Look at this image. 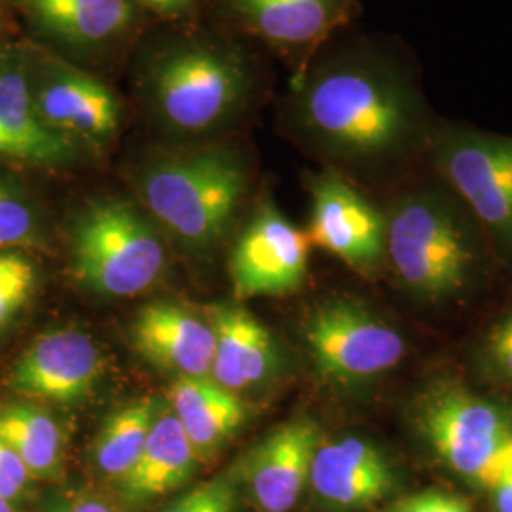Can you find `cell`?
<instances>
[{
  "label": "cell",
  "mask_w": 512,
  "mask_h": 512,
  "mask_svg": "<svg viewBox=\"0 0 512 512\" xmlns=\"http://www.w3.org/2000/svg\"><path fill=\"white\" fill-rule=\"evenodd\" d=\"M25 46L27 80L40 118L84 154L105 152L126 120V101L99 74L40 44Z\"/></svg>",
  "instance_id": "9"
},
{
  "label": "cell",
  "mask_w": 512,
  "mask_h": 512,
  "mask_svg": "<svg viewBox=\"0 0 512 512\" xmlns=\"http://www.w3.org/2000/svg\"><path fill=\"white\" fill-rule=\"evenodd\" d=\"M103 370V353L90 334L57 329L38 336L19 355L8 385L31 401L74 404L92 395Z\"/></svg>",
  "instance_id": "15"
},
{
  "label": "cell",
  "mask_w": 512,
  "mask_h": 512,
  "mask_svg": "<svg viewBox=\"0 0 512 512\" xmlns=\"http://www.w3.org/2000/svg\"><path fill=\"white\" fill-rule=\"evenodd\" d=\"M35 482L23 461L0 440V497L18 507L27 499Z\"/></svg>",
  "instance_id": "28"
},
{
  "label": "cell",
  "mask_w": 512,
  "mask_h": 512,
  "mask_svg": "<svg viewBox=\"0 0 512 512\" xmlns=\"http://www.w3.org/2000/svg\"><path fill=\"white\" fill-rule=\"evenodd\" d=\"M46 512H112L99 501L92 499H80V501H63L55 503Z\"/></svg>",
  "instance_id": "31"
},
{
  "label": "cell",
  "mask_w": 512,
  "mask_h": 512,
  "mask_svg": "<svg viewBox=\"0 0 512 512\" xmlns=\"http://www.w3.org/2000/svg\"><path fill=\"white\" fill-rule=\"evenodd\" d=\"M209 323L215 330L211 380L238 395L268 384L279 366V348L272 332L253 313L234 304H213Z\"/></svg>",
  "instance_id": "19"
},
{
  "label": "cell",
  "mask_w": 512,
  "mask_h": 512,
  "mask_svg": "<svg viewBox=\"0 0 512 512\" xmlns=\"http://www.w3.org/2000/svg\"><path fill=\"white\" fill-rule=\"evenodd\" d=\"M385 264L421 306H448L475 291L495 255L458 196L423 167L385 194Z\"/></svg>",
  "instance_id": "3"
},
{
  "label": "cell",
  "mask_w": 512,
  "mask_h": 512,
  "mask_svg": "<svg viewBox=\"0 0 512 512\" xmlns=\"http://www.w3.org/2000/svg\"><path fill=\"white\" fill-rule=\"evenodd\" d=\"M439 122L416 55L387 35H338L277 103L281 131L327 169L384 177L389 190L427 167Z\"/></svg>",
  "instance_id": "1"
},
{
  "label": "cell",
  "mask_w": 512,
  "mask_h": 512,
  "mask_svg": "<svg viewBox=\"0 0 512 512\" xmlns=\"http://www.w3.org/2000/svg\"><path fill=\"white\" fill-rule=\"evenodd\" d=\"M211 8L222 31L262 46L291 78L363 12L361 0H211Z\"/></svg>",
  "instance_id": "10"
},
{
  "label": "cell",
  "mask_w": 512,
  "mask_h": 512,
  "mask_svg": "<svg viewBox=\"0 0 512 512\" xmlns=\"http://www.w3.org/2000/svg\"><path fill=\"white\" fill-rule=\"evenodd\" d=\"M71 266L88 291L129 298L148 291L162 277V230L139 202L99 198L86 203L71 224Z\"/></svg>",
  "instance_id": "6"
},
{
  "label": "cell",
  "mask_w": 512,
  "mask_h": 512,
  "mask_svg": "<svg viewBox=\"0 0 512 512\" xmlns=\"http://www.w3.org/2000/svg\"><path fill=\"white\" fill-rule=\"evenodd\" d=\"M139 205L190 255H209L230 238L251 194L253 165L230 139L169 145L131 171Z\"/></svg>",
  "instance_id": "4"
},
{
  "label": "cell",
  "mask_w": 512,
  "mask_h": 512,
  "mask_svg": "<svg viewBox=\"0 0 512 512\" xmlns=\"http://www.w3.org/2000/svg\"><path fill=\"white\" fill-rule=\"evenodd\" d=\"M40 44L90 71L135 42L141 10L131 0H14Z\"/></svg>",
  "instance_id": "11"
},
{
  "label": "cell",
  "mask_w": 512,
  "mask_h": 512,
  "mask_svg": "<svg viewBox=\"0 0 512 512\" xmlns=\"http://www.w3.org/2000/svg\"><path fill=\"white\" fill-rule=\"evenodd\" d=\"M167 406L200 461L213 458L247 420V404L211 378H179L167 389Z\"/></svg>",
  "instance_id": "21"
},
{
  "label": "cell",
  "mask_w": 512,
  "mask_h": 512,
  "mask_svg": "<svg viewBox=\"0 0 512 512\" xmlns=\"http://www.w3.org/2000/svg\"><path fill=\"white\" fill-rule=\"evenodd\" d=\"M249 44L190 25L152 35L133 55L135 107L169 145L228 139L272 88L266 63Z\"/></svg>",
  "instance_id": "2"
},
{
  "label": "cell",
  "mask_w": 512,
  "mask_h": 512,
  "mask_svg": "<svg viewBox=\"0 0 512 512\" xmlns=\"http://www.w3.org/2000/svg\"><path fill=\"white\" fill-rule=\"evenodd\" d=\"M323 435L310 418L281 423L241 465V482L258 512H293L308 494L311 461Z\"/></svg>",
  "instance_id": "17"
},
{
  "label": "cell",
  "mask_w": 512,
  "mask_h": 512,
  "mask_svg": "<svg viewBox=\"0 0 512 512\" xmlns=\"http://www.w3.org/2000/svg\"><path fill=\"white\" fill-rule=\"evenodd\" d=\"M234 482L228 476H219L215 480L198 484L171 501L162 512H211L219 503L220 497Z\"/></svg>",
  "instance_id": "29"
},
{
  "label": "cell",
  "mask_w": 512,
  "mask_h": 512,
  "mask_svg": "<svg viewBox=\"0 0 512 512\" xmlns=\"http://www.w3.org/2000/svg\"><path fill=\"white\" fill-rule=\"evenodd\" d=\"M0 440L35 480H55L61 475L63 433L57 421L37 404H0Z\"/></svg>",
  "instance_id": "22"
},
{
  "label": "cell",
  "mask_w": 512,
  "mask_h": 512,
  "mask_svg": "<svg viewBox=\"0 0 512 512\" xmlns=\"http://www.w3.org/2000/svg\"><path fill=\"white\" fill-rule=\"evenodd\" d=\"M44 224L37 203L21 184L0 171V249L38 247Z\"/></svg>",
  "instance_id": "24"
},
{
  "label": "cell",
  "mask_w": 512,
  "mask_h": 512,
  "mask_svg": "<svg viewBox=\"0 0 512 512\" xmlns=\"http://www.w3.org/2000/svg\"><path fill=\"white\" fill-rule=\"evenodd\" d=\"M154 397H141L118 408L103 423L93 442V463L107 478L120 480L141 456L154 420L162 408Z\"/></svg>",
  "instance_id": "23"
},
{
  "label": "cell",
  "mask_w": 512,
  "mask_h": 512,
  "mask_svg": "<svg viewBox=\"0 0 512 512\" xmlns=\"http://www.w3.org/2000/svg\"><path fill=\"white\" fill-rule=\"evenodd\" d=\"M497 465H511L512 467V442L507 446V448H505V450H503V454L499 456V459H497L495 467H497Z\"/></svg>",
  "instance_id": "33"
},
{
  "label": "cell",
  "mask_w": 512,
  "mask_h": 512,
  "mask_svg": "<svg viewBox=\"0 0 512 512\" xmlns=\"http://www.w3.org/2000/svg\"><path fill=\"white\" fill-rule=\"evenodd\" d=\"M427 167L471 211L495 255L512 260V135L440 118Z\"/></svg>",
  "instance_id": "7"
},
{
  "label": "cell",
  "mask_w": 512,
  "mask_h": 512,
  "mask_svg": "<svg viewBox=\"0 0 512 512\" xmlns=\"http://www.w3.org/2000/svg\"><path fill=\"white\" fill-rule=\"evenodd\" d=\"M475 365L488 384L512 391V310L486 330L476 348Z\"/></svg>",
  "instance_id": "26"
},
{
  "label": "cell",
  "mask_w": 512,
  "mask_h": 512,
  "mask_svg": "<svg viewBox=\"0 0 512 512\" xmlns=\"http://www.w3.org/2000/svg\"><path fill=\"white\" fill-rule=\"evenodd\" d=\"M406 476L384 446L365 437L321 440L308 494L321 512H376L404 494Z\"/></svg>",
  "instance_id": "12"
},
{
  "label": "cell",
  "mask_w": 512,
  "mask_h": 512,
  "mask_svg": "<svg viewBox=\"0 0 512 512\" xmlns=\"http://www.w3.org/2000/svg\"><path fill=\"white\" fill-rule=\"evenodd\" d=\"M0 512H18V509L12 503H8L4 497H0Z\"/></svg>",
  "instance_id": "34"
},
{
  "label": "cell",
  "mask_w": 512,
  "mask_h": 512,
  "mask_svg": "<svg viewBox=\"0 0 512 512\" xmlns=\"http://www.w3.org/2000/svg\"><path fill=\"white\" fill-rule=\"evenodd\" d=\"M211 512H238V490L232 484Z\"/></svg>",
  "instance_id": "32"
},
{
  "label": "cell",
  "mask_w": 512,
  "mask_h": 512,
  "mask_svg": "<svg viewBox=\"0 0 512 512\" xmlns=\"http://www.w3.org/2000/svg\"><path fill=\"white\" fill-rule=\"evenodd\" d=\"M84 152L48 128L33 103L23 42L0 46V160L40 167L69 169Z\"/></svg>",
  "instance_id": "16"
},
{
  "label": "cell",
  "mask_w": 512,
  "mask_h": 512,
  "mask_svg": "<svg viewBox=\"0 0 512 512\" xmlns=\"http://www.w3.org/2000/svg\"><path fill=\"white\" fill-rule=\"evenodd\" d=\"M300 336L317 374L344 389L384 378L408 353L401 330L348 296L329 298L311 308L302 319Z\"/></svg>",
  "instance_id": "8"
},
{
  "label": "cell",
  "mask_w": 512,
  "mask_h": 512,
  "mask_svg": "<svg viewBox=\"0 0 512 512\" xmlns=\"http://www.w3.org/2000/svg\"><path fill=\"white\" fill-rule=\"evenodd\" d=\"M200 463L181 423L164 403L141 456L126 475L116 480V490L124 505L145 507L181 490Z\"/></svg>",
  "instance_id": "20"
},
{
  "label": "cell",
  "mask_w": 512,
  "mask_h": 512,
  "mask_svg": "<svg viewBox=\"0 0 512 512\" xmlns=\"http://www.w3.org/2000/svg\"><path fill=\"white\" fill-rule=\"evenodd\" d=\"M484 492L490 497L494 512H512V467L497 465Z\"/></svg>",
  "instance_id": "30"
},
{
  "label": "cell",
  "mask_w": 512,
  "mask_h": 512,
  "mask_svg": "<svg viewBox=\"0 0 512 512\" xmlns=\"http://www.w3.org/2000/svg\"><path fill=\"white\" fill-rule=\"evenodd\" d=\"M408 425L442 469L484 490L512 442V403L444 374L414 393Z\"/></svg>",
  "instance_id": "5"
},
{
  "label": "cell",
  "mask_w": 512,
  "mask_h": 512,
  "mask_svg": "<svg viewBox=\"0 0 512 512\" xmlns=\"http://www.w3.org/2000/svg\"><path fill=\"white\" fill-rule=\"evenodd\" d=\"M376 512H475L463 495L442 488L404 492Z\"/></svg>",
  "instance_id": "27"
},
{
  "label": "cell",
  "mask_w": 512,
  "mask_h": 512,
  "mask_svg": "<svg viewBox=\"0 0 512 512\" xmlns=\"http://www.w3.org/2000/svg\"><path fill=\"white\" fill-rule=\"evenodd\" d=\"M311 200L308 239L311 245L346 262L361 274L385 266L384 207L368 198L359 184L334 169L306 179Z\"/></svg>",
  "instance_id": "13"
},
{
  "label": "cell",
  "mask_w": 512,
  "mask_h": 512,
  "mask_svg": "<svg viewBox=\"0 0 512 512\" xmlns=\"http://www.w3.org/2000/svg\"><path fill=\"white\" fill-rule=\"evenodd\" d=\"M310 239L272 200H262L243 224L228 270L238 298L287 296L308 277Z\"/></svg>",
  "instance_id": "14"
},
{
  "label": "cell",
  "mask_w": 512,
  "mask_h": 512,
  "mask_svg": "<svg viewBox=\"0 0 512 512\" xmlns=\"http://www.w3.org/2000/svg\"><path fill=\"white\" fill-rule=\"evenodd\" d=\"M131 342L150 365L179 378H209L215 330L209 319L175 302H154L137 313Z\"/></svg>",
  "instance_id": "18"
},
{
  "label": "cell",
  "mask_w": 512,
  "mask_h": 512,
  "mask_svg": "<svg viewBox=\"0 0 512 512\" xmlns=\"http://www.w3.org/2000/svg\"><path fill=\"white\" fill-rule=\"evenodd\" d=\"M37 289V268L18 249H0V336L27 308Z\"/></svg>",
  "instance_id": "25"
}]
</instances>
